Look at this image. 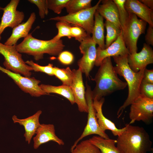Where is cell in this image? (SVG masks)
I'll return each mask as SVG.
<instances>
[{
    "label": "cell",
    "instance_id": "obj_13",
    "mask_svg": "<svg viewBox=\"0 0 153 153\" xmlns=\"http://www.w3.org/2000/svg\"><path fill=\"white\" fill-rule=\"evenodd\" d=\"M129 54L124 41L122 31L117 39L109 47L104 49L99 47L96 48V57L95 65L99 66L103 60L106 58L128 55Z\"/></svg>",
    "mask_w": 153,
    "mask_h": 153
},
{
    "label": "cell",
    "instance_id": "obj_39",
    "mask_svg": "<svg viewBox=\"0 0 153 153\" xmlns=\"http://www.w3.org/2000/svg\"><path fill=\"white\" fill-rule=\"evenodd\" d=\"M140 2L144 4L146 7L153 10V0H140Z\"/></svg>",
    "mask_w": 153,
    "mask_h": 153
},
{
    "label": "cell",
    "instance_id": "obj_32",
    "mask_svg": "<svg viewBox=\"0 0 153 153\" xmlns=\"http://www.w3.org/2000/svg\"><path fill=\"white\" fill-rule=\"evenodd\" d=\"M25 63L30 66L35 71L43 72L51 76L54 75V67L52 64L49 63L47 65L42 66L35 63L32 60H27Z\"/></svg>",
    "mask_w": 153,
    "mask_h": 153
},
{
    "label": "cell",
    "instance_id": "obj_31",
    "mask_svg": "<svg viewBox=\"0 0 153 153\" xmlns=\"http://www.w3.org/2000/svg\"><path fill=\"white\" fill-rule=\"evenodd\" d=\"M69 0H47L48 9L58 14L65 8Z\"/></svg>",
    "mask_w": 153,
    "mask_h": 153
},
{
    "label": "cell",
    "instance_id": "obj_35",
    "mask_svg": "<svg viewBox=\"0 0 153 153\" xmlns=\"http://www.w3.org/2000/svg\"><path fill=\"white\" fill-rule=\"evenodd\" d=\"M140 94L146 97L153 99V84L145 82L142 80L140 86Z\"/></svg>",
    "mask_w": 153,
    "mask_h": 153
},
{
    "label": "cell",
    "instance_id": "obj_11",
    "mask_svg": "<svg viewBox=\"0 0 153 153\" xmlns=\"http://www.w3.org/2000/svg\"><path fill=\"white\" fill-rule=\"evenodd\" d=\"M20 1L19 0H11L5 7H0V10L3 11L0 23V41L1 34L6 28L13 29L22 23L24 20V12L17 10Z\"/></svg>",
    "mask_w": 153,
    "mask_h": 153
},
{
    "label": "cell",
    "instance_id": "obj_33",
    "mask_svg": "<svg viewBox=\"0 0 153 153\" xmlns=\"http://www.w3.org/2000/svg\"><path fill=\"white\" fill-rule=\"evenodd\" d=\"M70 32L72 37H74L80 42L88 35L83 28L75 25L71 27Z\"/></svg>",
    "mask_w": 153,
    "mask_h": 153
},
{
    "label": "cell",
    "instance_id": "obj_19",
    "mask_svg": "<svg viewBox=\"0 0 153 153\" xmlns=\"http://www.w3.org/2000/svg\"><path fill=\"white\" fill-rule=\"evenodd\" d=\"M42 113L41 110H39L33 115L23 119H19L15 115L12 117L14 123H18L24 127L25 130L24 136L26 141L29 144L41 124L39 122V117Z\"/></svg>",
    "mask_w": 153,
    "mask_h": 153
},
{
    "label": "cell",
    "instance_id": "obj_37",
    "mask_svg": "<svg viewBox=\"0 0 153 153\" xmlns=\"http://www.w3.org/2000/svg\"><path fill=\"white\" fill-rule=\"evenodd\" d=\"M142 80L146 82L153 84V69H145Z\"/></svg>",
    "mask_w": 153,
    "mask_h": 153
},
{
    "label": "cell",
    "instance_id": "obj_29",
    "mask_svg": "<svg viewBox=\"0 0 153 153\" xmlns=\"http://www.w3.org/2000/svg\"><path fill=\"white\" fill-rule=\"evenodd\" d=\"M56 26L58 29V33L52 39L53 41H57L64 37H67L69 39L72 38L70 32L71 26L70 23L64 21H59L56 22Z\"/></svg>",
    "mask_w": 153,
    "mask_h": 153
},
{
    "label": "cell",
    "instance_id": "obj_7",
    "mask_svg": "<svg viewBox=\"0 0 153 153\" xmlns=\"http://www.w3.org/2000/svg\"><path fill=\"white\" fill-rule=\"evenodd\" d=\"M86 87L85 96L88 107L87 123L82 134L71 146V150L74 148L80 141L90 135L96 134L105 139L109 138L105 132L101 130L99 125L93 106L92 90L91 86L87 82H86Z\"/></svg>",
    "mask_w": 153,
    "mask_h": 153
},
{
    "label": "cell",
    "instance_id": "obj_30",
    "mask_svg": "<svg viewBox=\"0 0 153 153\" xmlns=\"http://www.w3.org/2000/svg\"><path fill=\"white\" fill-rule=\"evenodd\" d=\"M126 0H113L118 8L120 22L123 30L125 27L129 16V13L125 7Z\"/></svg>",
    "mask_w": 153,
    "mask_h": 153
},
{
    "label": "cell",
    "instance_id": "obj_23",
    "mask_svg": "<svg viewBox=\"0 0 153 153\" xmlns=\"http://www.w3.org/2000/svg\"><path fill=\"white\" fill-rule=\"evenodd\" d=\"M88 140L99 148L101 153H121L115 145L116 140L106 139L98 135L93 136Z\"/></svg>",
    "mask_w": 153,
    "mask_h": 153
},
{
    "label": "cell",
    "instance_id": "obj_40",
    "mask_svg": "<svg viewBox=\"0 0 153 153\" xmlns=\"http://www.w3.org/2000/svg\"></svg>",
    "mask_w": 153,
    "mask_h": 153
},
{
    "label": "cell",
    "instance_id": "obj_22",
    "mask_svg": "<svg viewBox=\"0 0 153 153\" xmlns=\"http://www.w3.org/2000/svg\"><path fill=\"white\" fill-rule=\"evenodd\" d=\"M94 17V22L92 33V37L94 42L98 45V47L102 49H104L105 48V44L103 18L97 10L95 13Z\"/></svg>",
    "mask_w": 153,
    "mask_h": 153
},
{
    "label": "cell",
    "instance_id": "obj_14",
    "mask_svg": "<svg viewBox=\"0 0 153 153\" xmlns=\"http://www.w3.org/2000/svg\"><path fill=\"white\" fill-rule=\"evenodd\" d=\"M128 61L131 69L135 72H138L153 63V50L150 45L144 43L140 52L128 54Z\"/></svg>",
    "mask_w": 153,
    "mask_h": 153
},
{
    "label": "cell",
    "instance_id": "obj_1",
    "mask_svg": "<svg viewBox=\"0 0 153 153\" xmlns=\"http://www.w3.org/2000/svg\"><path fill=\"white\" fill-rule=\"evenodd\" d=\"M99 66L94 78L96 85L92 90L93 99L99 100L115 91L124 89L127 85L126 82L118 77L110 57L103 60Z\"/></svg>",
    "mask_w": 153,
    "mask_h": 153
},
{
    "label": "cell",
    "instance_id": "obj_27",
    "mask_svg": "<svg viewBox=\"0 0 153 153\" xmlns=\"http://www.w3.org/2000/svg\"><path fill=\"white\" fill-rule=\"evenodd\" d=\"M91 0H69L65 8L68 14L74 13L92 7Z\"/></svg>",
    "mask_w": 153,
    "mask_h": 153
},
{
    "label": "cell",
    "instance_id": "obj_5",
    "mask_svg": "<svg viewBox=\"0 0 153 153\" xmlns=\"http://www.w3.org/2000/svg\"><path fill=\"white\" fill-rule=\"evenodd\" d=\"M15 46H7L0 42V54L5 59L3 65L7 69L30 77L33 69L24 61L22 54L17 50Z\"/></svg>",
    "mask_w": 153,
    "mask_h": 153
},
{
    "label": "cell",
    "instance_id": "obj_12",
    "mask_svg": "<svg viewBox=\"0 0 153 153\" xmlns=\"http://www.w3.org/2000/svg\"><path fill=\"white\" fill-rule=\"evenodd\" d=\"M0 71L11 78L22 91L32 96L39 97L48 95L40 87L39 84L41 81L39 80L34 77L23 76L20 74L14 73L0 66Z\"/></svg>",
    "mask_w": 153,
    "mask_h": 153
},
{
    "label": "cell",
    "instance_id": "obj_10",
    "mask_svg": "<svg viewBox=\"0 0 153 153\" xmlns=\"http://www.w3.org/2000/svg\"><path fill=\"white\" fill-rule=\"evenodd\" d=\"M80 43L79 48L82 56L77 62L78 69L89 77L96 59V44L89 35Z\"/></svg>",
    "mask_w": 153,
    "mask_h": 153
},
{
    "label": "cell",
    "instance_id": "obj_18",
    "mask_svg": "<svg viewBox=\"0 0 153 153\" xmlns=\"http://www.w3.org/2000/svg\"><path fill=\"white\" fill-rule=\"evenodd\" d=\"M125 8L128 13L134 14L153 27V11L137 0H126Z\"/></svg>",
    "mask_w": 153,
    "mask_h": 153
},
{
    "label": "cell",
    "instance_id": "obj_6",
    "mask_svg": "<svg viewBox=\"0 0 153 153\" xmlns=\"http://www.w3.org/2000/svg\"><path fill=\"white\" fill-rule=\"evenodd\" d=\"M129 13V18L124 29L122 30L123 37L129 53L137 52V43L140 36L144 34L147 23L139 19L134 14Z\"/></svg>",
    "mask_w": 153,
    "mask_h": 153
},
{
    "label": "cell",
    "instance_id": "obj_38",
    "mask_svg": "<svg viewBox=\"0 0 153 153\" xmlns=\"http://www.w3.org/2000/svg\"><path fill=\"white\" fill-rule=\"evenodd\" d=\"M146 44L149 45H153V27L149 26L145 36Z\"/></svg>",
    "mask_w": 153,
    "mask_h": 153
},
{
    "label": "cell",
    "instance_id": "obj_25",
    "mask_svg": "<svg viewBox=\"0 0 153 153\" xmlns=\"http://www.w3.org/2000/svg\"><path fill=\"white\" fill-rule=\"evenodd\" d=\"M53 73L54 75L61 81L62 85L71 86L73 81V73L69 67L60 68L54 67Z\"/></svg>",
    "mask_w": 153,
    "mask_h": 153
},
{
    "label": "cell",
    "instance_id": "obj_20",
    "mask_svg": "<svg viewBox=\"0 0 153 153\" xmlns=\"http://www.w3.org/2000/svg\"><path fill=\"white\" fill-rule=\"evenodd\" d=\"M36 18L34 12H32L27 20L13 28L10 36L7 39L4 44L7 46H14L21 38H25L29 34V32Z\"/></svg>",
    "mask_w": 153,
    "mask_h": 153
},
{
    "label": "cell",
    "instance_id": "obj_16",
    "mask_svg": "<svg viewBox=\"0 0 153 153\" xmlns=\"http://www.w3.org/2000/svg\"><path fill=\"white\" fill-rule=\"evenodd\" d=\"M36 135L33 137V147L38 148L41 144L52 141L60 145H63L64 142L56 134L55 127L52 124H41L37 129Z\"/></svg>",
    "mask_w": 153,
    "mask_h": 153
},
{
    "label": "cell",
    "instance_id": "obj_8",
    "mask_svg": "<svg viewBox=\"0 0 153 153\" xmlns=\"http://www.w3.org/2000/svg\"><path fill=\"white\" fill-rule=\"evenodd\" d=\"M101 1L99 0L95 5L90 8L74 13L52 18L49 20L57 21H64L70 24L80 26L86 31L88 35H90L94 24V15Z\"/></svg>",
    "mask_w": 153,
    "mask_h": 153
},
{
    "label": "cell",
    "instance_id": "obj_4",
    "mask_svg": "<svg viewBox=\"0 0 153 153\" xmlns=\"http://www.w3.org/2000/svg\"><path fill=\"white\" fill-rule=\"evenodd\" d=\"M15 47L20 53L32 56L35 60L38 61L43 58L45 54L52 56H58L63 51L65 45L61 39L56 41L52 39L41 40L35 38L31 33H30Z\"/></svg>",
    "mask_w": 153,
    "mask_h": 153
},
{
    "label": "cell",
    "instance_id": "obj_3",
    "mask_svg": "<svg viewBox=\"0 0 153 153\" xmlns=\"http://www.w3.org/2000/svg\"><path fill=\"white\" fill-rule=\"evenodd\" d=\"M128 55L112 57L116 63V66L114 67L115 71L117 74L124 78L126 81V82L128 88V97L118 110L117 115L118 117L120 116L126 108L131 105L140 94V86L145 69L137 72L133 71L128 63Z\"/></svg>",
    "mask_w": 153,
    "mask_h": 153
},
{
    "label": "cell",
    "instance_id": "obj_26",
    "mask_svg": "<svg viewBox=\"0 0 153 153\" xmlns=\"http://www.w3.org/2000/svg\"><path fill=\"white\" fill-rule=\"evenodd\" d=\"M104 25L107 30L105 48L117 39L122 32V30L107 20L105 21Z\"/></svg>",
    "mask_w": 153,
    "mask_h": 153
},
{
    "label": "cell",
    "instance_id": "obj_17",
    "mask_svg": "<svg viewBox=\"0 0 153 153\" xmlns=\"http://www.w3.org/2000/svg\"><path fill=\"white\" fill-rule=\"evenodd\" d=\"M105 99L102 97L99 100L95 99H93V105L95 111V115L99 127L101 130L105 132L106 130L111 131L114 136H119L126 128L125 127L121 129L117 128L115 124L105 117L103 115L102 107L105 102Z\"/></svg>",
    "mask_w": 153,
    "mask_h": 153
},
{
    "label": "cell",
    "instance_id": "obj_36",
    "mask_svg": "<svg viewBox=\"0 0 153 153\" xmlns=\"http://www.w3.org/2000/svg\"><path fill=\"white\" fill-rule=\"evenodd\" d=\"M58 59L62 64L65 65L71 64L74 60L72 54L67 51H62L59 55Z\"/></svg>",
    "mask_w": 153,
    "mask_h": 153
},
{
    "label": "cell",
    "instance_id": "obj_34",
    "mask_svg": "<svg viewBox=\"0 0 153 153\" xmlns=\"http://www.w3.org/2000/svg\"><path fill=\"white\" fill-rule=\"evenodd\" d=\"M30 3L36 5L39 10V15L41 19L45 18L48 13L47 0H29Z\"/></svg>",
    "mask_w": 153,
    "mask_h": 153
},
{
    "label": "cell",
    "instance_id": "obj_21",
    "mask_svg": "<svg viewBox=\"0 0 153 153\" xmlns=\"http://www.w3.org/2000/svg\"><path fill=\"white\" fill-rule=\"evenodd\" d=\"M97 11L103 17L122 29L120 22L118 12L116 5L113 0H101Z\"/></svg>",
    "mask_w": 153,
    "mask_h": 153
},
{
    "label": "cell",
    "instance_id": "obj_15",
    "mask_svg": "<svg viewBox=\"0 0 153 153\" xmlns=\"http://www.w3.org/2000/svg\"><path fill=\"white\" fill-rule=\"evenodd\" d=\"M73 78L71 86L78 110L80 112L88 113V107L85 98V88L82 73L79 69L72 70Z\"/></svg>",
    "mask_w": 153,
    "mask_h": 153
},
{
    "label": "cell",
    "instance_id": "obj_9",
    "mask_svg": "<svg viewBox=\"0 0 153 153\" xmlns=\"http://www.w3.org/2000/svg\"><path fill=\"white\" fill-rule=\"evenodd\" d=\"M129 117L130 124L141 121L147 125L151 124L153 119V99L140 94L131 104Z\"/></svg>",
    "mask_w": 153,
    "mask_h": 153
},
{
    "label": "cell",
    "instance_id": "obj_28",
    "mask_svg": "<svg viewBox=\"0 0 153 153\" xmlns=\"http://www.w3.org/2000/svg\"><path fill=\"white\" fill-rule=\"evenodd\" d=\"M70 153H101L99 148L91 143L89 140H86L78 143Z\"/></svg>",
    "mask_w": 153,
    "mask_h": 153
},
{
    "label": "cell",
    "instance_id": "obj_24",
    "mask_svg": "<svg viewBox=\"0 0 153 153\" xmlns=\"http://www.w3.org/2000/svg\"><path fill=\"white\" fill-rule=\"evenodd\" d=\"M41 89L48 94L52 93L57 94L65 97L72 105L75 103L73 94L70 86L61 85L58 86L41 84L39 85Z\"/></svg>",
    "mask_w": 153,
    "mask_h": 153
},
{
    "label": "cell",
    "instance_id": "obj_2",
    "mask_svg": "<svg viewBox=\"0 0 153 153\" xmlns=\"http://www.w3.org/2000/svg\"><path fill=\"white\" fill-rule=\"evenodd\" d=\"M126 125V129L116 140L121 153H147L152 150L150 136L143 128Z\"/></svg>",
    "mask_w": 153,
    "mask_h": 153
}]
</instances>
